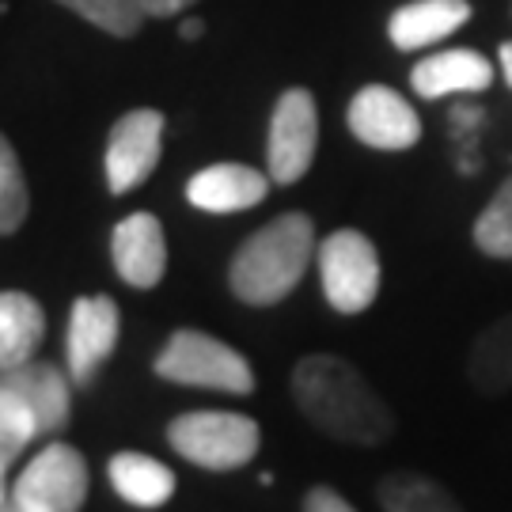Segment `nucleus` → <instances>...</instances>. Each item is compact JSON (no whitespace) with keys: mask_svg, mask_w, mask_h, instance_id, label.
<instances>
[{"mask_svg":"<svg viewBox=\"0 0 512 512\" xmlns=\"http://www.w3.org/2000/svg\"><path fill=\"white\" fill-rule=\"evenodd\" d=\"M293 403L311 429L353 448H380L395 433V410L338 353H308L293 368Z\"/></svg>","mask_w":512,"mask_h":512,"instance_id":"obj_1","label":"nucleus"},{"mask_svg":"<svg viewBox=\"0 0 512 512\" xmlns=\"http://www.w3.org/2000/svg\"><path fill=\"white\" fill-rule=\"evenodd\" d=\"M319 255L308 213H281L239 243L228 262V289L251 308H274L304 281Z\"/></svg>","mask_w":512,"mask_h":512,"instance_id":"obj_2","label":"nucleus"},{"mask_svg":"<svg viewBox=\"0 0 512 512\" xmlns=\"http://www.w3.org/2000/svg\"><path fill=\"white\" fill-rule=\"evenodd\" d=\"M156 376L179 387H205L224 395H251L255 368L236 346L198 327H179L156 353Z\"/></svg>","mask_w":512,"mask_h":512,"instance_id":"obj_3","label":"nucleus"},{"mask_svg":"<svg viewBox=\"0 0 512 512\" xmlns=\"http://www.w3.org/2000/svg\"><path fill=\"white\" fill-rule=\"evenodd\" d=\"M167 444L205 471H239L262 448V425L239 410H186L167 421Z\"/></svg>","mask_w":512,"mask_h":512,"instance_id":"obj_4","label":"nucleus"},{"mask_svg":"<svg viewBox=\"0 0 512 512\" xmlns=\"http://www.w3.org/2000/svg\"><path fill=\"white\" fill-rule=\"evenodd\" d=\"M319 281L338 315H361L372 308L384 285V266L376 243L357 228H338L319 243Z\"/></svg>","mask_w":512,"mask_h":512,"instance_id":"obj_5","label":"nucleus"},{"mask_svg":"<svg viewBox=\"0 0 512 512\" xmlns=\"http://www.w3.org/2000/svg\"><path fill=\"white\" fill-rule=\"evenodd\" d=\"M23 512H80L88 501V463L80 448L50 440L8 486Z\"/></svg>","mask_w":512,"mask_h":512,"instance_id":"obj_6","label":"nucleus"},{"mask_svg":"<svg viewBox=\"0 0 512 512\" xmlns=\"http://www.w3.org/2000/svg\"><path fill=\"white\" fill-rule=\"evenodd\" d=\"M319 148V107L308 88H289L277 95L266 133V171L277 186L300 183L311 171Z\"/></svg>","mask_w":512,"mask_h":512,"instance_id":"obj_7","label":"nucleus"},{"mask_svg":"<svg viewBox=\"0 0 512 512\" xmlns=\"http://www.w3.org/2000/svg\"><path fill=\"white\" fill-rule=\"evenodd\" d=\"M164 114L156 107L126 110L107 133V148H103V175H107L110 194H129L137 186L148 183V175L160 164L164 152Z\"/></svg>","mask_w":512,"mask_h":512,"instance_id":"obj_8","label":"nucleus"},{"mask_svg":"<svg viewBox=\"0 0 512 512\" xmlns=\"http://www.w3.org/2000/svg\"><path fill=\"white\" fill-rule=\"evenodd\" d=\"M122 334V311L107 293L76 296L69 308V334H65V361L76 387H88L95 372L107 365Z\"/></svg>","mask_w":512,"mask_h":512,"instance_id":"obj_9","label":"nucleus"},{"mask_svg":"<svg viewBox=\"0 0 512 512\" xmlns=\"http://www.w3.org/2000/svg\"><path fill=\"white\" fill-rule=\"evenodd\" d=\"M346 126L361 145L380 152H406L421 141L418 110L387 84H365L349 99Z\"/></svg>","mask_w":512,"mask_h":512,"instance_id":"obj_10","label":"nucleus"},{"mask_svg":"<svg viewBox=\"0 0 512 512\" xmlns=\"http://www.w3.org/2000/svg\"><path fill=\"white\" fill-rule=\"evenodd\" d=\"M0 391L12 395L31 410V418L38 425V437H54L69 425L73 414V376L61 372L50 361H27L19 368H8Z\"/></svg>","mask_w":512,"mask_h":512,"instance_id":"obj_11","label":"nucleus"},{"mask_svg":"<svg viewBox=\"0 0 512 512\" xmlns=\"http://www.w3.org/2000/svg\"><path fill=\"white\" fill-rule=\"evenodd\" d=\"M114 270L129 289H156L167 274V236L160 217L129 213L110 232Z\"/></svg>","mask_w":512,"mask_h":512,"instance_id":"obj_12","label":"nucleus"},{"mask_svg":"<svg viewBox=\"0 0 512 512\" xmlns=\"http://www.w3.org/2000/svg\"><path fill=\"white\" fill-rule=\"evenodd\" d=\"M270 171H258L247 164H209L190 175L186 183V202L202 213H243L266 202L270 194Z\"/></svg>","mask_w":512,"mask_h":512,"instance_id":"obj_13","label":"nucleus"},{"mask_svg":"<svg viewBox=\"0 0 512 512\" xmlns=\"http://www.w3.org/2000/svg\"><path fill=\"white\" fill-rule=\"evenodd\" d=\"M494 84V61L478 54L471 46L456 50H437V54L421 57L410 69V88L421 99H444V95H467L486 92Z\"/></svg>","mask_w":512,"mask_h":512,"instance_id":"obj_14","label":"nucleus"},{"mask_svg":"<svg viewBox=\"0 0 512 512\" xmlns=\"http://www.w3.org/2000/svg\"><path fill=\"white\" fill-rule=\"evenodd\" d=\"M471 19L467 0H410L403 8H395V16L387 19V38L395 50H425L437 46L440 38H448Z\"/></svg>","mask_w":512,"mask_h":512,"instance_id":"obj_15","label":"nucleus"},{"mask_svg":"<svg viewBox=\"0 0 512 512\" xmlns=\"http://www.w3.org/2000/svg\"><path fill=\"white\" fill-rule=\"evenodd\" d=\"M107 478L110 486H114V494L122 497L126 505L133 509H164L167 501L175 497V486H179V478L175 471L160 463V459L145 456V452H114L107 463Z\"/></svg>","mask_w":512,"mask_h":512,"instance_id":"obj_16","label":"nucleus"},{"mask_svg":"<svg viewBox=\"0 0 512 512\" xmlns=\"http://www.w3.org/2000/svg\"><path fill=\"white\" fill-rule=\"evenodd\" d=\"M46 338V311L31 293L4 289L0 293V368H19L35 361Z\"/></svg>","mask_w":512,"mask_h":512,"instance_id":"obj_17","label":"nucleus"},{"mask_svg":"<svg viewBox=\"0 0 512 512\" xmlns=\"http://www.w3.org/2000/svg\"><path fill=\"white\" fill-rule=\"evenodd\" d=\"M467 380L478 395L512 391V311L494 319L467 349Z\"/></svg>","mask_w":512,"mask_h":512,"instance_id":"obj_18","label":"nucleus"},{"mask_svg":"<svg viewBox=\"0 0 512 512\" xmlns=\"http://www.w3.org/2000/svg\"><path fill=\"white\" fill-rule=\"evenodd\" d=\"M376 501L384 512H463L444 482L421 471H387L376 486Z\"/></svg>","mask_w":512,"mask_h":512,"instance_id":"obj_19","label":"nucleus"},{"mask_svg":"<svg viewBox=\"0 0 512 512\" xmlns=\"http://www.w3.org/2000/svg\"><path fill=\"white\" fill-rule=\"evenodd\" d=\"M471 239L486 258H512V175L478 213Z\"/></svg>","mask_w":512,"mask_h":512,"instance_id":"obj_20","label":"nucleus"},{"mask_svg":"<svg viewBox=\"0 0 512 512\" xmlns=\"http://www.w3.org/2000/svg\"><path fill=\"white\" fill-rule=\"evenodd\" d=\"M57 4L114 38H133L148 19L145 0H57Z\"/></svg>","mask_w":512,"mask_h":512,"instance_id":"obj_21","label":"nucleus"},{"mask_svg":"<svg viewBox=\"0 0 512 512\" xmlns=\"http://www.w3.org/2000/svg\"><path fill=\"white\" fill-rule=\"evenodd\" d=\"M27 213H31V190L23 179V164H19L16 148L4 137L0 141V232L16 236Z\"/></svg>","mask_w":512,"mask_h":512,"instance_id":"obj_22","label":"nucleus"},{"mask_svg":"<svg viewBox=\"0 0 512 512\" xmlns=\"http://www.w3.org/2000/svg\"><path fill=\"white\" fill-rule=\"evenodd\" d=\"M35 440H38V425H35V418H31V410L19 403V399L0 391V471L8 475L12 463H16V459L27 452V444H35Z\"/></svg>","mask_w":512,"mask_h":512,"instance_id":"obj_23","label":"nucleus"},{"mask_svg":"<svg viewBox=\"0 0 512 512\" xmlns=\"http://www.w3.org/2000/svg\"><path fill=\"white\" fill-rule=\"evenodd\" d=\"M300 512H357V509H353L338 490H330V486H311L308 494H304V509Z\"/></svg>","mask_w":512,"mask_h":512,"instance_id":"obj_24","label":"nucleus"},{"mask_svg":"<svg viewBox=\"0 0 512 512\" xmlns=\"http://www.w3.org/2000/svg\"><path fill=\"white\" fill-rule=\"evenodd\" d=\"M190 4H198V0H145V12H148V19H167V16L186 12Z\"/></svg>","mask_w":512,"mask_h":512,"instance_id":"obj_25","label":"nucleus"},{"mask_svg":"<svg viewBox=\"0 0 512 512\" xmlns=\"http://www.w3.org/2000/svg\"><path fill=\"white\" fill-rule=\"evenodd\" d=\"M497 61H501V76L509 80V88H512V38L497 46Z\"/></svg>","mask_w":512,"mask_h":512,"instance_id":"obj_26","label":"nucleus"},{"mask_svg":"<svg viewBox=\"0 0 512 512\" xmlns=\"http://www.w3.org/2000/svg\"><path fill=\"white\" fill-rule=\"evenodd\" d=\"M179 35H183L186 42H190V38H202L205 23H202V19H183V23H179Z\"/></svg>","mask_w":512,"mask_h":512,"instance_id":"obj_27","label":"nucleus"},{"mask_svg":"<svg viewBox=\"0 0 512 512\" xmlns=\"http://www.w3.org/2000/svg\"><path fill=\"white\" fill-rule=\"evenodd\" d=\"M0 512H23V509L16 505V497L8 494V486H4V497H0Z\"/></svg>","mask_w":512,"mask_h":512,"instance_id":"obj_28","label":"nucleus"}]
</instances>
